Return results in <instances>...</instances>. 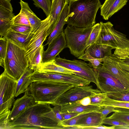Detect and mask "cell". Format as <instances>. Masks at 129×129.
Here are the masks:
<instances>
[{"mask_svg": "<svg viewBox=\"0 0 129 129\" xmlns=\"http://www.w3.org/2000/svg\"><path fill=\"white\" fill-rule=\"evenodd\" d=\"M95 72L97 88L101 92L129 91L117 79L107 72L101 65Z\"/></svg>", "mask_w": 129, "mask_h": 129, "instance_id": "12", "label": "cell"}, {"mask_svg": "<svg viewBox=\"0 0 129 129\" xmlns=\"http://www.w3.org/2000/svg\"><path fill=\"white\" fill-rule=\"evenodd\" d=\"M36 7L42 9L47 17L49 15L52 4L51 0H32Z\"/></svg>", "mask_w": 129, "mask_h": 129, "instance_id": "31", "label": "cell"}, {"mask_svg": "<svg viewBox=\"0 0 129 129\" xmlns=\"http://www.w3.org/2000/svg\"><path fill=\"white\" fill-rule=\"evenodd\" d=\"M8 41L3 68L9 75L17 81L28 68L29 63L25 56V49Z\"/></svg>", "mask_w": 129, "mask_h": 129, "instance_id": "4", "label": "cell"}, {"mask_svg": "<svg viewBox=\"0 0 129 129\" xmlns=\"http://www.w3.org/2000/svg\"><path fill=\"white\" fill-rule=\"evenodd\" d=\"M17 81L4 70L0 76V114L10 109L14 102Z\"/></svg>", "mask_w": 129, "mask_h": 129, "instance_id": "8", "label": "cell"}, {"mask_svg": "<svg viewBox=\"0 0 129 129\" xmlns=\"http://www.w3.org/2000/svg\"><path fill=\"white\" fill-rule=\"evenodd\" d=\"M100 23V30L95 43L109 46L113 49L129 48V39L125 35L115 29L110 22H101Z\"/></svg>", "mask_w": 129, "mask_h": 129, "instance_id": "6", "label": "cell"}, {"mask_svg": "<svg viewBox=\"0 0 129 129\" xmlns=\"http://www.w3.org/2000/svg\"><path fill=\"white\" fill-rule=\"evenodd\" d=\"M117 58L118 64L121 68L129 72V65L124 62L121 60Z\"/></svg>", "mask_w": 129, "mask_h": 129, "instance_id": "46", "label": "cell"}, {"mask_svg": "<svg viewBox=\"0 0 129 129\" xmlns=\"http://www.w3.org/2000/svg\"><path fill=\"white\" fill-rule=\"evenodd\" d=\"M100 26V23L96 24L93 26L91 32L86 43L87 47L95 42L99 33Z\"/></svg>", "mask_w": 129, "mask_h": 129, "instance_id": "35", "label": "cell"}, {"mask_svg": "<svg viewBox=\"0 0 129 129\" xmlns=\"http://www.w3.org/2000/svg\"><path fill=\"white\" fill-rule=\"evenodd\" d=\"M78 101L80 103L84 106H86L91 105V100L89 96L85 97Z\"/></svg>", "mask_w": 129, "mask_h": 129, "instance_id": "47", "label": "cell"}, {"mask_svg": "<svg viewBox=\"0 0 129 129\" xmlns=\"http://www.w3.org/2000/svg\"><path fill=\"white\" fill-rule=\"evenodd\" d=\"M12 20L13 24L14 25H26L30 26L27 16L21 9L19 14L12 19Z\"/></svg>", "mask_w": 129, "mask_h": 129, "instance_id": "32", "label": "cell"}, {"mask_svg": "<svg viewBox=\"0 0 129 129\" xmlns=\"http://www.w3.org/2000/svg\"><path fill=\"white\" fill-rule=\"evenodd\" d=\"M101 65L106 71L117 79L129 90V72L121 68L113 54L104 58Z\"/></svg>", "mask_w": 129, "mask_h": 129, "instance_id": "13", "label": "cell"}, {"mask_svg": "<svg viewBox=\"0 0 129 129\" xmlns=\"http://www.w3.org/2000/svg\"><path fill=\"white\" fill-rule=\"evenodd\" d=\"M101 92L98 88L93 89L91 85L74 86L63 93L53 105L76 101Z\"/></svg>", "mask_w": 129, "mask_h": 129, "instance_id": "10", "label": "cell"}, {"mask_svg": "<svg viewBox=\"0 0 129 129\" xmlns=\"http://www.w3.org/2000/svg\"><path fill=\"white\" fill-rule=\"evenodd\" d=\"M69 2L65 5L55 26L48 39L45 45H49L62 33L64 31L63 26L66 24V18L69 11Z\"/></svg>", "mask_w": 129, "mask_h": 129, "instance_id": "21", "label": "cell"}, {"mask_svg": "<svg viewBox=\"0 0 129 129\" xmlns=\"http://www.w3.org/2000/svg\"><path fill=\"white\" fill-rule=\"evenodd\" d=\"M0 7L13 11L10 1L7 0H0Z\"/></svg>", "mask_w": 129, "mask_h": 129, "instance_id": "43", "label": "cell"}, {"mask_svg": "<svg viewBox=\"0 0 129 129\" xmlns=\"http://www.w3.org/2000/svg\"><path fill=\"white\" fill-rule=\"evenodd\" d=\"M101 114L103 120L110 113L116 111V107L109 106H101L98 111Z\"/></svg>", "mask_w": 129, "mask_h": 129, "instance_id": "39", "label": "cell"}, {"mask_svg": "<svg viewBox=\"0 0 129 129\" xmlns=\"http://www.w3.org/2000/svg\"><path fill=\"white\" fill-rule=\"evenodd\" d=\"M102 124L99 125L94 126L87 127L84 128L85 129H115V126H105Z\"/></svg>", "mask_w": 129, "mask_h": 129, "instance_id": "45", "label": "cell"}, {"mask_svg": "<svg viewBox=\"0 0 129 129\" xmlns=\"http://www.w3.org/2000/svg\"><path fill=\"white\" fill-rule=\"evenodd\" d=\"M60 105L61 106L60 112L61 113L78 114L98 111L100 106L91 105L84 106L80 103L78 101Z\"/></svg>", "mask_w": 129, "mask_h": 129, "instance_id": "17", "label": "cell"}, {"mask_svg": "<svg viewBox=\"0 0 129 129\" xmlns=\"http://www.w3.org/2000/svg\"><path fill=\"white\" fill-rule=\"evenodd\" d=\"M67 47L64 33L63 31L49 45L47 49L44 51L42 62L54 59L64 48Z\"/></svg>", "mask_w": 129, "mask_h": 129, "instance_id": "14", "label": "cell"}, {"mask_svg": "<svg viewBox=\"0 0 129 129\" xmlns=\"http://www.w3.org/2000/svg\"><path fill=\"white\" fill-rule=\"evenodd\" d=\"M113 49V48L111 46L105 45L98 44L95 42L88 46L84 52L88 53L93 57L102 58L111 56Z\"/></svg>", "mask_w": 129, "mask_h": 129, "instance_id": "19", "label": "cell"}, {"mask_svg": "<svg viewBox=\"0 0 129 129\" xmlns=\"http://www.w3.org/2000/svg\"><path fill=\"white\" fill-rule=\"evenodd\" d=\"M89 113H81L72 118L63 121L61 124L63 126V128L64 127L67 126H75L78 121Z\"/></svg>", "mask_w": 129, "mask_h": 129, "instance_id": "36", "label": "cell"}, {"mask_svg": "<svg viewBox=\"0 0 129 129\" xmlns=\"http://www.w3.org/2000/svg\"><path fill=\"white\" fill-rule=\"evenodd\" d=\"M34 71L33 70L28 68L17 81L15 97L27 90L29 85L32 82L31 75Z\"/></svg>", "mask_w": 129, "mask_h": 129, "instance_id": "24", "label": "cell"}, {"mask_svg": "<svg viewBox=\"0 0 129 129\" xmlns=\"http://www.w3.org/2000/svg\"><path fill=\"white\" fill-rule=\"evenodd\" d=\"M128 0H105L100 8L101 15L106 20L121 9Z\"/></svg>", "mask_w": 129, "mask_h": 129, "instance_id": "16", "label": "cell"}, {"mask_svg": "<svg viewBox=\"0 0 129 129\" xmlns=\"http://www.w3.org/2000/svg\"><path fill=\"white\" fill-rule=\"evenodd\" d=\"M44 51V46L43 44L34 55L31 62L29 64L28 68L34 71L37 70L39 65L42 62Z\"/></svg>", "mask_w": 129, "mask_h": 129, "instance_id": "26", "label": "cell"}, {"mask_svg": "<svg viewBox=\"0 0 129 129\" xmlns=\"http://www.w3.org/2000/svg\"><path fill=\"white\" fill-rule=\"evenodd\" d=\"M37 71L39 72H56L73 74L78 76L79 73L76 71L69 69L56 64L54 59L40 64Z\"/></svg>", "mask_w": 129, "mask_h": 129, "instance_id": "22", "label": "cell"}, {"mask_svg": "<svg viewBox=\"0 0 129 129\" xmlns=\"http://www.w3.org/2000/svg\"><path fill=\"white\" fill-rule=\"evenodd\" d=\"M36 104L31 94L28 91H26L22 97L14 102L9 116V122L13 120L26 108Z\"/></svg>", "mask_w": 129, "mask_h": 129, "instance_id": "15", "label": "cell"}, {"mask_svg": "<svg viewBox=\"0 0 129 129\" xmlns=\"http://www.w3.org/2000/svg\"><path fill=\"white\" fill-rule=\"evenodd\" d=\"M57 64L69 69L75 71L79 73V76L82 77L90 82L97 84V78L94 69L81 60H70L59 56L55 59Z\"/></svg>", "mask_w": 129, "mask_h": 129, "instance_id": "11", "label": "cell"}, {"mask_svg": "<svg viewBox=\"0 0 129 129\" xmlns=\"http://www.w3.org/2000/svg\"><path fill=\"white\" fill-rule=\"evenodd\" d=\"M85 61H88L91 63L92 67L96 69L104 61V58H97L91 56L88 53L84 52L81 56L78 58Z\"/></svg>", "mask_w": 129, "mask_h": 129, "instance_id": "30", "label": "cell"}, {"mask_svg": "<svg viewBox=\"0 0 129 129\" xmlns=\"http://www.w3.org/2000/svg\"><path fill=\"white\" fill-rule=\"evenodd\" d=\"M78 27L68 25L64 32L67 47L71 53L78 58L84 53L86 48V43L93 28Z\"/></svg>", "mask_w": 129, "mask_h": 129, "instance_id": "5", "label": "cell"}, {"mask_svg": "<svg viewBox=\"0 0 129 129\" xmlns=\"http://www.w3.org/2000/svg\"><path fill=\"white\" fill-rule=\"evenodd\" d=\"M32 81H56L72 84L75 86L89 85L90 82L82 77L71 74L56 72L34 71L31 75Z\"/></svg>", "mask_w": 129, "mask_h": 129, "instance_id": "9", "label": "cell"}, {"mask_svg": "<svg viewBox=\"0 0 129 129\" xmlns=\"http://www.w3.org/2000/svg\"><path fill=\"white\" fill-rule=\"evenodd\" d=\"M31 29L30 26L26 25H13L11 28V29L13 31L25 34L30 33Z\"/></svg>", "mask_w": 129, "mask_h": 129, "instance_id": "38", "label": "cell"}, {"mask_svg": "<svg viewBox=\"0 0 129 129\" xmlns=\"http://www.w3.org/2000/svg\"><path fill=\"white\" fill-rule=\"evenodd\" d=\"M8 0V1H11V0Z\"/></svg>", "mask_w": 129, "mask_h": 129, "instance_id": "51", "label": "cell"}, {"mask_svg": "<svg viewBox=\"0 0 129 129\" xmlns=\"http://www.w3.org/2000/svg\"><path fill=\"white\" fill-rule=\"evenodd\" d=\"M11 111L9 109L0 114V128L8 129L9 117Z\"/></svg>", "mask_w": 129, "mask_h": 129, "instance_id": "37", "label": "cell"}, {"mask_svg": "<svg viewBox=\"0 0 129 129\" xmlns=\"http://www.w3.org/2000/svg\"><path fill=\"white\" fill-rule=\"evenodd\" d=\"M103 120L101 114L98 111L89 112L86 115L81 118L77 122L75 126L80 129L99 125L102 124Z\"/></svg>", "mask_w": 129, "mask_h": 129, "instance_id": "18", "label": "cell"}, {"mask_svg": "<svg viewBox=\"0 0 129 129\" xmlns=\"http://www.w3.org/2000/svg\"><path fill=\"white\" fill-rule=\"evenodd\" d=\"M101 5L100 0H69L66 24L81 28L93 26Z\"/></svg>", "mask_w": 129, "mask_h": 129, "instance_id": "2", "label": "cell"}, {"mask_svg": "<svg viewBox=\"0 0 129 129\" xmlns=\"http://www.w3.org/2000/svg\"><path fill=\"white\" fill-rule=\"evenodd\" d=\"M117 58L121 60L124 62L129 65V55L123 56Z\"/></svg>", "mask_w": 129, "mask_h": 129, "instance_id": "48", "label": "cell"}, {"mask_svg": "<svg viewBox=\"0 0 129 129\" xmlns=\"http://www.w3.org/2000/svg\"><path fill=\"white\" fill-rule=\"evenodd\" d=\"M8 41L4 37L0 38V65L3 67L7 54Z\"/></svg>", "mask_w": 129, "mask_h": 129, "instance_id": "34", "label": "cell"}, {"mask_svg": "<svg viewBox=\"0 0 129 129\" xmlns=\"http://www.w3.org/2000/svg\"><path fill=\"white\" fill-rule=\"evenodd\" d=\"M105 93L110 98L114 100L129 102V91L112 92Z\"/></svg>", "mask_w": 129, "mask_h": 129, "instance_id": "29", "label": "cell"}, {"mask_svg": "<svg viewBox=\"0 0 129 129\" xmlns=\"http://www.w3.org/2000/svg\"><path fill=\"white\" fill-rule=\"evenodd\" d=\"M102 123L110 125L115 127L129 125V123L112 119L107 117H106L103 120Z\"/></svg>", "mask_w": 129, "mask_h": 129, "instance_id": "41", "label": "cell"}, {"mask_svg": "<svg viewBox=\"0 0 129 129\" xmlns=\"http://www.w3.org/2000/svg\"><path fill=\"white\" fill-rule=\"evenodd\" d=\"M101 106H112L129 109V102L114 100L110 98L106 94L102 102Z\"/></svg>", "mask_w": 129, "mask_h": 129, "instance_id": "27", "label": "cell"}, {"mask_svg": "<svg viewBox=\"0 0 129 129\" xmlns=\"http://www.w3.org/2000/svg\"><path fill=\"white\" fill-rule=\"evenodd\" d=\"M61 109L60 105H55L54 107L52 108V110L47 113L45 115L61 124L63 121V119L61 113L60 112Z\"/></svg>", "mask_w": 129, "mask_h": 129, "instance_id": "28", "label": "cell"}, {"mask_svg": "<svg viewBox=\"0 0 129 129\" xmlns=\"http://www.w3.org/2000/svg\"><path fill=\"white\" fill-rule=\"evenodd\" d=\"M79 114H80L75 113H61L63 121L72 118L78 115Z\"/></svg>", "mask_w": 129, "mask_h": 129, "instance_id": "44", "label": "cell"}, {"mask_svg": "<svg viewBox=\"0 0 129 129\" xmlns=\"http://www.w3.org/2000/svg\"><path fill=\"white\" fill-rule=\"evenodd\" d=\"M12 19L11 20L0 19V38L4 37L13 25Z\"/></svg>", "mask_w": 129, "mask_h": 129, "instance_id": "33", "label": "cell"}, {"mask_svg": "<svg viewBox=\"0 0 129 129\" xmlns=\"http://www.w3.org/2000/svg\"><path fill=\"white\" fill-rule=\"evenodd\" d=\"M54 0H52V2Z\"/></svg>", "mask_w": 129, "mask_h": 129, "instance_id": "50", "label": "cell"}, {"mask_svg": "<svg viewBox=\"0 0 129 129\" xmlns=\"http://www.w3.org/2000/svg\"><path fill=\"white\" fill-rule=\"evenodd\" d=\"M34 34H21L10 29L3 37L19 47L25 49Z\"/></svg>", "mask_w": 129, "mask_h": 129, "instance_id": "20", "label": "cell"}, {"mask_svg": "<svg viewBox=\"0 0 129 129\" xmlns=\"http://www.w3.org/2000/svg\"><path fill=\"white\" fill-rule=\"evenodd\" d=\"M74 86L58 81H34L29 85L26 91L33 96L36 103L53 105L63 93Z\"/></svg>", "mask_w": 129, "mask_h": 129, "instance_id": "3", "label": "cell"}, {"mask_svg": "<svg viewBox=\"0 0 129 129\" xmlns=\"http://www.w3.org/2000/svg\"><path fill=\"white\" fill-rule=\"evenodd\" d=\"M115 129H129V125L123 126H115Z\"/></svg>", "mask_w": 129, "mask_h": 129, "instance_id": "49", "label": "cell"}, {"mask_svg": "<svg viewBox=\"0 0 129 129\" xmlns=\"http://www.w3.org/2000/svg\"><path fill=\"white\" fill-rule=\"evenodd\" d=\"M49 104L36 103L8 123V129H63L61 124L45 115L52 110Z\"/></svg>", "mask_w": 129, "mask_h": 129, "instance_id": "1", "label": "cell"}, {"mask_svg": "<svg viewBox=\"0 0 129 129\" xmlns=\"http://www.w3.org/2000/svg\"><path fill=\"white\" fill-rule=\"evenodd\" d=\"M116 111L107 117L112 119L129 123V109L116 107Z\"/></svg>", "mask_w": 129, "mask_h": 129, "instance_id": "25", "label": "cell"}, {"mask_svg": "<svg viewBox=\"0 0 129 129\" xmlns=\"http://www.w3.org/2000/svg\"><path fill=\"white\" fill-rule=\"evenodd\" d=\"M15 16L13 11L0 7V19L11 20Z\"/></svg>", "mask_w": 129, "mask_h": 129, "instance_id": "40", "label": "cell"}, {"mask_svg": "<svg viewBox=\"0 0 129 129\" xmlns=\"http://www.w3.org/2000/svg\"><path fill=\"white\" fill-rule=\"evenodd\" d=\"M19 3L21 9L25 13L29 22L31 27L30 33L31 34H34L40 26L42 21L31 11L27 3L20 0Z\"/></svg>", "mask_w": 129, "mask_h": 129, "instance_id": "23", "label": "cell"}, {"mask_svg": "<svg viewBox=\"0 0 129 129\" xmlns=\"http://www.w3.org/2000/svg\"><path fill=\"white\" fill-rule=\"evenodd\" d=\"M113 54L117 58L123 56L129 55V48L123 49H115Z\"/></svg>", "mask_w": 129, "mask_h": 129, "instance_id": "42", "label": "cell"}, {"mask_svg": "<svg viewBox=\"0 0 129 129\" xmlns=\"http://www.w3.org/2000/svg\"><path fill=\"white\" fill-rule=\"evenodd\" d=\"M56 24L50 15L42 21L41 24L34 34L25 50L29 64L43 42L53 30Z\"/></svg>", "mask_w": 129, "mask_h": 129, "instance_id": "7", "label": "cell"}]
</instances>
